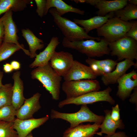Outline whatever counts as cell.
Segmentation results:
<instances>
[{"label":"cell","instance_id":"obj_1","mask_svg":"<svg viewBox=\"0 0 137 137\" xmlns=\"http://www.w3.org/2000/svg\"><path fill=\"white\" fill-rule=\"evenodd\" d=\"M109 43L103 37L98 42L92 39L71 41L64 37L62 42V45L64 47L75 49L92 58L110 55Z\"/></svg>","mask_w":137,"mask_h":137},{"label":"cell","instance_id":"obj_2","mask_svg":"<svg viewBox=\"0 0 137 137\" xmlns=\"http://www.w3.org/2000/svg\"><path fill=\"white\" fill-rule=\"evenodd\" d=\"M31 75L32 79H37L42 84L51 94L53 100L59 99L62 77L54 70L49 62L34 69L31 71Z\"/></svg>","mask_w":137,"mask_h":137},{"label":"cell","instance_id":"obj_3","mask_svg":"<svg viewBox=\"0 0 137 137\" xmlns=\"http://www.w3.org/2000/svg\"><path fill=\"white\" fill-rule=\"evenodd\" d=\"M49 12L53 17L55 24L61 31L64 37L71 41L84 39L96 40L99 41V37H94L89 35L83 28L68 19L60 15L55 8H52Z\"/></svg>","mask_w":137,"mask_h":137},{"label":"cell","instance_id":"obj_4","mask_svg":"<svg viewBox=\"0 0 137 137\" xmlns=\"http://www.w3.org/2000/svg\"><path fill=\"white\" fill-rule=\"evenodd\" d=\"M50 117L52 119H60L68 122L70 124V127H74L85 122L100 124L104 118L103 116L98 115L93 113L87 105H82L79 111L73 113H62L52 109Z\"/></svg>","mask_w":137,"mask_h":137},{"label":"cell","instance_id":"obj_5","mask_svg":"<svg viewBox=\"0 0 137 137\" xmlns=\"http://www.w3.org/2000/svg\"><path fill=\"white\" fill-rule=\"evenodd\" d=\"M132 26L131 21H125L113 17L100 28L97 29L98 36L102 37L109 43L125 37Z\"/></svg>","mask_w":137,"mask_h":137},{"label":"cell","instance_id":"obj_6","mask_svg":"<svg viewBox=\"0 0 137 137\" xmlns=\"http://www.w3.org/2000/svg\"><path fill=\"white\" fill-rule=\"evenodd\" d=\"M111 91V88L108 87L102 91L90 92L75 98H66L59 102L58 107L61 108L68 104L82 105L101 101H106L113 105L115 104V101L110 95Z\"/></svg>","mask_w":137,"mask_h":137},{"label":"cell","instance_id":"obj_7","mask_svg":"<svg viewBox=\"0 0 137 137\" xmlns=\"http://www.w3.org/2000/svg\"><path fill=\"white\" fill-rule=\"evenodd\" d=\"M110 54L116 56L117 60L124 59L137 60V41L129 37H125L115 41L109 43Z\"/></svg>","mask_w":137,"mask_h":137},{"label":"cell","instance_id":"obj_8","mask_svg":"<svg viewBox=\"0 0 137 137\" xmlns=\"http://www.w3.org/2000/svg\"><path fill=\"white\" fill-rule=\"evenodd\" d=\"M100 88L99 82L97 80L84 79L65 81L62 89L66 95V98H75L87 93L98 91Z\"/></svg>","mask_w":137,"mask_h":137},{"label":"cell","instance_id":"obj_9","mask_svg":"<svg viewBox=\"0 0 137 137\" xmlns=\"http://www.w3.org/2000/svg\"><path fill=\"white\" fill-rule=\"evenodd\" d=\"M74 60L71 53L63 51H55L49 63L54 70L59 75L64 77L70 69Z\"/></svg>","mask_w":137,"mask_h":137},{"label":"cell","instance_id":"obj_10","mask_svg":"<svg viewBox=\"0 0 137 137\" xmlns=\"http://www.w3.org/2000/svg\"><path fill=\"white\" fill-rule=\"evenodd\" d=\"M117 96L123 101L130 96L132 91L137 87V73L133 70L126 73L117 80Z\"/></svg>","mask_w":137,"mask_h":137},{"label":"cell","instance_id":"obj_11","mask_svg":"<svg viewBox=\"0 0 137 137\" xmlns=\"http://www.w3.org/2000/svg\"><path fill=\"white\" fill-rule=\"evenodd\" d=\"M97 77L89 66L77 60H74L70 70L63 77L65 81H70L93 80L96 79Z\"/></svg>","mask_w":137,"mask_h":137},{"label":"cell","instance_id":"obj_12","mask_svg":"<svg viewBox=\"0 0 137 137\" xmlns=\"http://www.w3.org/2000/svg\"><path fill=\"white\" fill-rule=\"evenodd\" d=\"M49 118L48 115L38 118L33 117L23 120L16 118L13 122V128L16 130L18 137H26L33 129L43 124Z\"/></svg>","mask_w":137,"mask_h":137},{"label":"cell","instance_id":"obj_13","mask_svg":"<svg viewBox=\"0 0 137 137\" xmlns=\"http://www.w3.org/2000/svg\"><path fill=\"white\" fill-rule=\"evenodd\" d=\"M12 11L10 10L5 13L0 18L4 27V35L3 42L15 44L24 48V46L20 44L18 41V37L17 35L18 29L13 20Z\"/></svg>","mask_w":137,"mask_h":137},{"label":"cell","instance_id":"obj_14","mask_svg":"<svg viewBox=\"0 0 137 137\" xmlns=\"http://www.w3.org/2000/svg\"><path fill=\"white\" fill-rule=\"evenodd\" d=\"M132 66L136 67L137 62L135 63L133 60L125 59L117 63L114 70L101 76V80L103 83L106 86L116 83L118 80L126 74L127 71Z\"/></svg>","mask_w":137,"mask_h":137},{"label":"cell","instance_id":"obj_15","mask_svg":"<svg viewBox=\"0 0 137 137\" xmlns=\"http://www.w3.org/2000/svg\"><path fill=\"white\" fill-rule=\"evenodd\" d=\"M41 94L37 92L31 97L25 99L23 105L16 110L17 118L23 120L33 118V115L41 108L39 99Z\"/></svg>","mask_w":137,"mask_h":137},{"label":"cell","instance_id":"obj_16","mask_svg":"<svg viewBox=\"0 0 137 137\" xmlns=\"http://www.w3.org/2000/svg\"><path fill=\"white\" fill-rule=\"evenodd\" d=\"M100 125L81 124L74 127H70L64 131L63 137H93L99 129Z\"/></svg>","mask_w":137,"mask_h":137},{"label":"cell","instance_id":"obj_17","mask_svg":"<svg viewBox=\"0 0 137 137\" xmlns=\"http://www.w3.org/2000/svg\"><path fill=\"white\" fill-rule=\"evenodd\" d=\"M59 43L57 37H52L45 49L38 54H37L35 60L29 65V67L31 68H35L48 63Z\"/></svg>","mask_w":137,"mask_h":137},{"label":"cell","instance_id":"obj_18","mask_svg":"<svg viewBox=\"0 0 137 137\" xmlns=\"http://www.w3.org/2000/svg\"><path fill=\"white\" fill-rule=\"evenodd\" d=\"M85 62L97 76H102L112 71L117 63V61L110 59L99 60L89 58L85 60Z\"/></svg>","mask_w":137,"mask_h":137},{"label":"cell","instance_id":"obj_19","mask_svg":"<svg viewBox=\"0 0 137 137\" xmlns=\"http://www.w3.org/2000/svg\"><path fill=\"white\" fill-rule=\"evenodd\" d=\"M21 72L17 71L13 73L12 78L14 80L12 97V105L17 110L23 104L26 98L23 94L24 84L20 77Z\"/></svg>","mask_w":137,"mask_h":137},{"label":"cell","instance_id":"obj_20","mask_svg":"<svg viewBox=\"0 0 137 137\" xmlns=\"http://www.w3.org/2000/svg\"><path fill=\"white\" fill-rule=\"evenodd\" d=\"M104 112V118L99 126L100 131L96 133L97 135L101 136L103 133H104L108 135H111L115 132L116 129L124 128L125 125L122 119L116 121L112 119L110 116L111 110H105Z\"/></svg>","mask_w":137,"mask_h":137},{"label":"cell","instance_id":"obj_21","mask_svg":"<svg viewBox=\"0 0 137 137\" xmlns=\"http://www.w3.org/2000/svg\"><path fill=\"white\" fill-rule=\"evenodd\" d=\"M114 17V12H110L104 16H95L87 20L74 19V22L83 27L87 33L91 30L97 29L105 24L111 18Z\"/></svg>","mask_w":137,"mask_h":137},{"label":"cell","instance_id":"obj_22","mask_svg":"<svg viewBox=\"0 0 137 137\" xmlns=\"http://www.w3.org/2000/svg\"><path fill=\"white\" fill-rule=\"evenodd\" d=\"M128 1L99 0L94 6L98 9L96 13L98 16H104L110 12L124 8L128 4Z\"/></svg>","mask_w":137,"mask_h":137},{"label":"cell","instance_id":"obj_23","mask_svg":"<svg viewBox=\"0 0 137 137\" xmlns=\"http://www.w3.org/2000/svg\"><path fill=\"white\" fill-rule=\"evenodd\" d=\"M55 8L61 16L69 12L83 15L84 11L67 4L61 0H46L45 11V15L47 14L49 9Z\"/></svg>","mask_w":137,"mask_h":137},{"label":"cell","instance_id":"obj_24","mask_svg":"<svg viewBox=\"0 0 137 137\" xmlns=\"http://www.w3.org/2000/svg\"><path fill=\"white\" fill-rule=\"evenodd\" d=\"M22 35L27 41L29 46L30 58H33L37 55V50L43 48L44 44L43 40L37 37L28 29L21 30Z\"/></svg>","mask_w":137,"mask_h":137},{"label":"cell","instance_id":"obj_25","mask_svg":"<svg viewBox=\"0 0 137 137\" xmlns=\"http://www.w3.org/2000/svg\"><path fill=\"white\" fill-rule=\"evenodd\" d=\"M31 1L27 0H0V15L10 10L14 12L22 11Z\"/></svg>","mask_w":137,"mask_h":137},{"label":"cell","instance_id":"obj_26","mask_svg":"<svg viewBox=\"0 0 137 137\" xmlns=\"http://www.w3.org/2000/svg\"><path fill=\"white\" fill-rule=\"evenodd\" d=\"M114 16L128 21L137 19V6L128 3L123 8L114 12Z\"/></svg>","mask_w":137,"mask_h":137},{"label":"cell","instance_id":"obj_27","mask_svg":"<svg viewBox=\"0 0 137 137\" xmlns=\"http://www.w3.org/2000/svg\"><path fill=\"white\" fill-rule=\"evenodd\" d=\"M22 49L26 54L30 56L29 51L13 44L3 42L0 47V62L5 60L16 52Z\"/></svg>","mask_w":137,"mask_h":137},{"label":"cell","instance_id":"obj_28","mask_svg":"<svg viewBox=\"0 0 137 137\" xmlns=\"http://www.w3.org/2000/svg\"><path fill=\"white\" fill-rule=\"evenodd\" d=\"M12 87L10 83L3 84L0 87V108L11 105Z\"/></svg>","mask_w":137,"mask_h":137},{"label":"cell","instance_id":"obj_29","mask_svg":"<svg viewBox=\"0 0 137 137\" xmlns=\"http://www.w3.org/2000/svg\"><path fill=\"white\" fill-rule=\"evenodd\" d=\"M16 110L12 105L0 108V121L13 122Z\"/></svg>","mask_w":137,"mask_h":137},{"label":"cell","instance_id":"obj_30","mask_svg":"<svg viewBox=\"0 0 137 137\" xmlns=\"http://www.w3.org/2000/svg\"><path fill=\"white\" fill-rule=\"evenodd\" d=\"M13 122L0 121V137H18L13 128Z\"/></svg>","mask_w":137,"mask_h":137},{"label":"cell","instance_id":"obj_31","mask_svg":"<svg viewBox=\"0 0 137 137\" xmlns=\"http://www.w3.org/2000/svg\"><path fill=\"white\" fill-rule=\"evenodd\" d=\"M37 5L36 12L38 15L42 18L45 15V11L46 0H35Z\"/></svg>","mask_w":137,"mask_h":137},{"label":"cell","instance_id":"obj_32","mask_svg":"<svg viewBox=\"0 0 137 137\" xmlns=\"http://www.w3.org/2000/svg\"><path fill=\"white\" fill-rule=\"evenodd\" d=\"M130 21L132 23V26L126 33L125 37H130L137 41V21L132 20Z\"/></svg>","mask_w":137,"mask_h":137},{"label":"cell","instance_id":"obj_33","mask_svg":"<svg viewBox=\"0 0 137 137\" xmlns=\"http://www.w3.org/2000/svg\"><path fill=\"white\" fill-rule=\"evenodd\" d=\"M111 113V117L114 121H117L120 119V110L119 106L116 104L115 106L112 107Z\"/></svg>","mask_w":137,"mask_h":137},{"label":"cell","instance_id":"obj_34","mask_svg":"<svg viewBox=\"0 0 137 137\" xmlns=\"http://www.w3.org/2000/svg\"><path fill=\"white\" fill-rule=\"evenodd\" d=\"M133 93L131 94L129 101L132 104H135L137 107V87L133 90Z\"/></svg>","mask_w":137,"mask_h":137},{"label":"cell","instance_id":"obj_35","mask_svg":"<svg viewBox=\"0 0 137 137\" xmlns=\"http://www.w3.org/2000/svg\"><path fill=\"white\" fill-rule=\"evenodd\" d=\"M104 137H130L124 131H119L110 135H106Z\"/></svg>","mask_w":137,"mask_h":137},{"label":"cell","instance_id":"obj_36","mask_svg":"<svg viewBox=\"0 0 137 137\" xmlns=\"http://www.w3.org/2000/svg\"><path fill=\"white\" fill-rule=\"evenodd\" d=\"M3 69L6 73H10L13 70L11 64L8 63H6L3 65Z\"/></svg>","mask_w":137,"mask_h":137},{"label":"cell","instance_id":"obj_37","mask_svg":"<svg viewBox=\"0 0 137 137\" xmlns=\"http://www.w3.org/2000/svg\"><path fill=\"white\" fill-rule=\"evenodd\" d=\"M11 64L13 70L17 71L19 70L21 68L20 63L15 60H13L11 62Z\"/></svg>","mask_w":137,"mask_h":137},{"label":"cell","instance_id":"obj_38","mask_svg":"<svg viewBox=\"0 0 137 137\" xmlns=\"http://www.w3.org/2000/svg\"><path fill=\"white\" fill-rule=\"evenodd\" d=\"M4 35V30L2 22L0 20V39H3Z\"/></svg>","mask_w":137,"mask_h":137},{"label":"cell","instance_id":"obj_39","mask_svg":"<svg viewBox=\"0 0 137 137\" xmlns=\"http://www.w3.org/2000/svg\"><path fill=\"white\" fill-rule=\"evenodd\" d=\"M128 3L133 5H137V0H128Z\"/></svg>","mask_w":137,"mask_h":137},{"label":"cell","instance_id":"obj_40","mask_svg":"<svg viewBox=\"0 0 137 137\" xmlns=\"http://www.w3.org/2000/svg\"><path fill=\"white\" fill-rule=\"evenodd\" d=\"M3 76V72L0 70V87L3 84L2 83V80Z\"/></svg>","mask_w":137,"mask_h":137},{"label":"cell","instance_id":"obj_41","mask_svg":"<svg viewBox=\"0 0 137 137\" xmlns=\"http://www.w3.org/2000/svg\"><path fill=\"white\" fill-rule=\"evenodd\" d=\"M26 137H33L31 132Z\"/></svg>","mask_w":137,"mask_h":137},{"label":"cell","instance_id":"obj_42","mask_svg":"<svg viewBox=\"0 0 137 137\" xmlns=\"http://www.w3.org/2000/svg\"><path fill=\"white\" fill-rule=\"evenodd\" d=\"M3 39H0V47L1 46L2 43H3Z\"/></svg>","mask_w":137,"mask_h":137}]
</instances>
